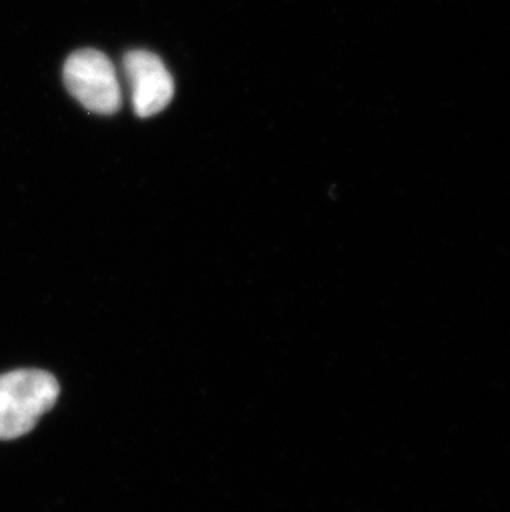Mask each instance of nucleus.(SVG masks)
<instances>
[{
	"label": "nucleus",
	"mask_w": 510,
	"mask_h": 512,
	"mask_svg": "<svg viewBox=\"0 0 510 512\" xmlns=\"http://www.w3.org/2000/svg\"><path fill=\"white\" fill-rule=\"evenodd\" d=\"M63 80L88 112L113 115L121 107V88L110 58L100 50H78L63 67Z\"/></svg>",
	"instance_id": "obj_2"
},
{
	"label": "nucleus",
	"mask_w": 510,
	"mask_h": 512,
	"mask_svg": "<svg viewBox=\"0 0 510 512\" xmlns=\"http://www.w3.org/2000/svg\"><path fill=\"white\" fill-rule=\"evenodd\" d=\"M57 378L44 370H15L0 375V440L34 430L37 421L57 403Z\"/></svg>",
	"instance_id": "obj_1"
},
{
	"label": "nucleus",
	"mask_w": 510,
	"mask_h": 512,
	"mask_svg": "<svg viewBox=\"0 0 510 512\" xmlns=\"http://www.w3.org/2000/svg\"><path fill=\"white\" fill-rule=\"evenodd\" d=\"M131 103L141 118L158 115L174 97V82L163 60L148 50H131L123 58Z\"/></svg>",
	"instance_id": "obj_3"
}]
</instances>
